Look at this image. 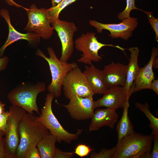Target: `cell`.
I'll list each match as a JSON object with an SVG mask.
<instances>
[{
	"label": "cell",
	"mask_w": 158,
	"mask_h": 158,
	"mask_svg": "<svg viewBox=\"0 0 158 158\" xmlns=\"http://www.w3.org/2000/svg\"><path fill=\"white\" fill-rule=\"evenodd\" d=\"M20 141L16 158H24L27 151L37 146L38 142L50 133L49 130L38 121L32 114L26 112L19 126Z\"/></svg>",
	"instance_id": "obj_1"
},
{
	"label": "cell",
	"mask_w": 158,
	"mask_h": 158,
	"mask_svg": "<svg viewBox=\"0 0 158 158\" xmlns=\"http://www.w3.org/2000/svg\"><path fill=\"white\" fill-rule=\"evenodd\" d=\"M153 141L152 135L135 132L118 141L112 158H150Z\"/></svg>",
	"instance_id": "obj_2"
},
{
	"label": "cell",
	"mask_w": 158,
	"mask_h": 158,
	"mask_svg": "<svg viewBox=\"0 0 158 158\" xmlns=\"http://www.w3.org/2000/svg\"><path fill=\"white\" fill-rule=\"evenodd\" d=\"M54 95L51 93L47 94L44 106L39 116L36 119L43 125L50 133L55 136L59 143L63 141L68 144L77 140L82 133L83 129H77L75 133H69L62 126L54 115L52 109V104Z\"/></svg>",
	"instance_id": "obj_3"
},
{
	"label": "cell",
	"mask_w": 158,
	"mask_h": 158,
	"mask_svg": "<svg viewBox=\"0 0 158 158\" xmlns=\"http://www.w3.org/2000/svg\"><path fill=\"white\" fill-rule=\"evenodd\" d=\"M47 51L49 57H47L39 49H37L36 55L44 59L49 66L51 75V83L47 89L49 93L53 94L56 98L60 97L64 80L67 74L72 69L78 67L75 62L68 63L60 61L57 57L53 49L49 47Z\"/></svg>",
	"instance_id": "obj_4"
},
{
	"label": "cell",
	"mask_w": 158,
	"mask_h": 158,
	"mask_svg": "<svg viewBox=\"0 0 158 158\" xmlns=\"http://www.w3.org/2000/svg\"><path fill=\"white\" fill-rule=\"evenodd\" d=\"M46 89V84L43 82L30 86L24 85L11 91L7 97L12 105L20 107L29 114H33L34 111L39 115L37 97L40 93L45 91Z\"/></svg>",
	"instance_id": "obj_5"
},
{
	"label": "cell",
	"mask_w": 158,
	"mask_h": 158,
	"mask_svg": "<svg viewBox=\"0 0 158 158\" xmlns=\"http://www.w3.org/2000/svg\"><path fill=\"white\" fill-rule=\"evenodd\" d=\"M95 33L87 32L83 34L76 39L75 42V47L78 51L82 53V57L77 61L87 65L92 64V62H98L102 59L98 54L99 51L105 46H110L117 48L124 52L126 48L118 45L107 44L99 42L95 37Z\"/></svg>",
	"instance_id": "obj_6"
},
{
	"label": "cell",
	"mask_w": 158,
	"mask_h": 158,
	"mask_svg": "<svg viewBox=\"0 0 158 158\" xmlns=\"http://www.w3.org/2000/svg\"><path fill=\"white\" fill-rule=\"evenodd\" d=\"M10 115L4 134L5 158H16L19 144V126L26 111L18 106L11 105L9 108Z\"/></svg>",
	"instance_id": "obj_7"
},
{
	"label": "cell",
	"mask_w": 158,
	"mask_h": 158,
	"mask_svg": "<svg viewBox=\"0 0 158 158\" xmlns=\"http://www.w3.org/2000/svg\"><path fill=\"white\" fill-rule=\"evenodd\" d=\"M26 10L28 21L24 30L27 32H34L44 40L49 39L53 34L54 30L51 26L47 9L39 8L33 4Z\"/></svg>",
	"instance_id": "obj_8"
},
{
	"label": "cell",
	"mask_w": 158,
	"mask_h": 158,
	"mask_svg": "<svg viewBox=\"0 0 158 158\" xmlns=\"http://www.w3.org/2000/svg\"><path fill=\"white\" fill-rule=\"evenodd\" d=\"M62 87L64 96L68 99L74 96L88 97L95 95L83 72L78 67L67 74Z\"/></svg>",
	"instance_id": "obj_9"
},
{
	"label": "cell",
	"mask_w": 158,
	"mask_h": 158,
	"mask_svg": "<svg viewBox=\"0 0 158 158\" xmlns=\"http://www.w3.org/2000/svg\"><path fill=\"white\" fill-rule=\"evenodd\" d=\"M57 33L61 44V53L59 59L67 62L72 56L74 49L73 37L78 29L72 22L62 20L58 18L51 23Z\"/></svg>",
	"instance_id": "obj_10"
},
{
	"label": "cell",
	"mask_w": 158,
	"mask_h": 158,
	"mask_svg": "<svg viewBox=\"0 0 158 158\" xmlns=\"http://www.w3.org/2000/svg\"><path fill=\"white\" fill-rule=\"evenodd\" d=\"M89 23L98 33H101L103 30H107L109 32V36L111 38H120L126 40L132 36L133 32L138 24L136 18L130 16L117 24H104L91 20H89Z\"/></svg>",
	"instance_id": "obj_11"
},
{
	"label": "cell",
	"mask_w": 158,
	"mask_h": 158,
	"mask_svg": "<svg viewBox=\"0 0 158 158\" xmlns=\"http://www.w3.org/2000/svg\"><path fill=\"white\" fill-rule=\"evenodd\" d=\"M67 104L62 105L73 119L78 121L91 118L94 113L95 101L93 96L83 97L74 96Z\"/></svg>",
	"instance_id": "obj_12"
},
{
	"label": "cell",
	"mask_w": 158,
	"mask_h": 158,
	"mask_svg": "<svg viewBox=\"0 0 158 158\" xmlns=\"http://www.w3.org/2000/svg\"><path fill=\"white\" fill-rule=\"evenodd\" d=\"M0 16L4 19L8 28L7 39L0 48V57L3 56L4 51L8 46L19 40H26L30 44L33 46L36 45L40 43L41 37L36 33L33 32L22 33L14 28L11 24L9 12L7 10L1 9L0 11Z\"/></svg>",
	"instance_id": "obj_13"
},
{
	"label": "cell",
	"mask_w": 158,
	"mask_h": 158,
	"mask_svg": "<svg viewBox=\"0 0 158 158\" xmlns=\"http://www.w3.org/2000/svg\"><path fill=\"white\" fill-rule=\"evenodd\" d=\"M100 99L95 101V108L101 107L114 109L123 108L130 96L125 92L124 87L115 86L109 88Z\"/></svg>",
	"instance_id": "obj_14"
},
{
	"label": "cell",
	"mask_w": 158,
	"mask_h": 158,
	"mask_svg": "<svg viewBox=\"0 0 158 158\" xmlns=\"http://www.w3.org/2000/svg\"><path fill=\"white\" fill-rule=\"evenodd\" d=\"M158 55V48H153L149 61L143 67H140L138 73L132 85L134 87L133 93L145 89L151 90L152 83L155 79L153 63Z\"/></svg>",
	"instance_id": "obj_15"
},
{
	"label": "cell",
	"mask_w": 158,
	"mask_h": 158,
	"mask_svg": "<svg viewBox=\"0 0 158 158\" xmlns=\"http://www.w3.org/2000/svg\"><path fill=\"white\" fill-rule=\"evenodd\" d=\"M127 65L112 62L104 66L103 70L104 74V82L107 88L115 86L124 87L126 80Z\"/></svg>",
	"instance_id": "obj_16"
},
{
	"label": "cell",
	"mask_w": 158,
	"mask_h": 158,
	"mask_svg": "<svg viewBox=\"0 0 158 158\" xmlns=\"http://www.w3.org/2000/svg\"><path fill=\"white\" fill-rule=\"evenodd\" d=\"M118 118L115 109L107 108L97 109L94 112L91 118V121L89 126V131L98 130L104 126H109L113 129Z\"/></svg>",
	"instance_id": "obj_17"
},
{
	"label": "cell",
	"mask_w": 158,
	"mask_h": 158,
	"mask_svg": "<svg viewBox=\"0 0 158 158\" xmlns=\"http://www.w3.org/2000/svg\"><path fill=\"white\" fill-rule=\"evenodd\" d=\"M83 72L94 94H104L108 89L104 82L103 70L96 68L92 64L85 66Z\"/></svg>",
	"instance_id": "obj_18"
},
{
	"label": "cell",
	"mask_w": 158,
	"mask_h": 158,
	"mask_svg": "<svg viewBox=\"0 0 158 158\" xmlns=\"http://www.w3.org/2000/svg\"><path fill=\"white\" fill-rule=\"evenodd\" d=\"M130 53V59L127 65L126 71V80L124 87L125 92L128 95L130 89L136 78L140 67L138 64L139 49L138 47H132L128 49Z\"/></svg>",
	"instance_id": "obj_19"
},
{
	"label": "cell",
	"mask_w": 158,
	"mask_h": 158,
	"mask_svg": "<svg viewBox=\"0 0 158 158\" xmlns=\"http://www.w3.org/2000/svg\"><path fill=\"white\" fill-rule=\"evenodd\" d=\"M129 100L126 101L123 108V115L117 126L118 141L123 138L135 133L134 130L133 126L130 121L128 115L129 106Z\"/></svg>",
	"instance_id": "obj_20"
},
{
	"label": "cell",
	"mask_w": 158,
	"mask_h": 158,
	"mask_svg": "<svg viewBox=\"0 0 158 158\" xmlns=\"http://www.w3.org/2000/svg\"><path fill=\"white\" fill-rule=\"evenodd\" d=\"M57 142L56 138L50 133L38 142L37 147L41 158H54Z\"/></svg>",
	"instance_id": "obj_21"
},
{
	"label": "cell",
	"mask_w": 158,
	"mask_h": 158,
	"mask_svg": "<svg viewBox=\"0 0 158 158\" xmlns=\"http://www.w3.org/2000/svg\"><path fill=\"white\" fill-rule=\"evenodd\" d=\"M135 106L145 114L150 121V123L149 126L152 130L151 135L158 136V118L154 116L150 111L148 103L142 104L136 102L135 104Z\"/></svg>",
	"instance_id": "obj_22"
},
{
	"label": "cell",
	"mask_w": 158,
	"mask_h": 158,
	"mask_svg": "<svg viewBox=\"0 0 158 158\" xmlns=\"http://www.w3.org/2000/svg\"><path fill=\"white\" fill-rule=\"evenodd\" d=\"M76 0H62L56 6L47 9V14L51 24L54 20L59 18L60 13L64 8Z\"/></svg>",
	"instance_id": "obj_23"
},
{
	"label": "cell",
	"mask_w": 158,
	"mask_h": 158,
	"mask_svg": "<svg viewBox=\"0 0 158 158\" xmlns=\"http://www.w3.org/2000/svg\"><path fill=\"white\" fill-rule=\"evenodd\" d=\"M126 6L123 11L119 13L117 16L118 19L122 20L130 17V12L133 10L137 9L141 11L142 10L136 7L135 4V0H126Z\"/></svg>",
	"instance_id": "obj_24"
},
{
	"label": "cell",
	"mask_w": 158,
	"mask_h": 158,
	"mask_svg": "<svg viewBox=\"0 0 158 158\" xmlns=\"http://www.w3.org/2000/svg\"><path fill=\"white\" fill-rule=\"evenodd\" d=\"M116 149V146L109 149L102 148L98 152H93L90 157L91 158H112Z\"/></svg>",
	"instance_id": "obj_25"
},
{
	"label": "cell",
	"mask_w": 158,
	"mask_h": 158,
	"mask_svg": "<svg viewBox=\"0 0 158 158\" xmlns=\"http://www.w3.org/2000/svg\"><path fill=\"white\" fill-rule=\"evenodd\" d=\"M147 16L148 22L150 24L152 29L154 31L155 35V40L158 41V18L154 17L153 15V13L151 12L144 11L142 10Z\"/></svg>",
	"instance_id": "obj_26"
},
{
	"label": "cell",
	"mask_w": 158,
	"mask_h": 158,
	"mask_svg": "<svg viewBox=\"0 0 158 158\" xmlns=\"http://www.w3.org/2000/svg\"><path fill=\"white\" fill-rule=\"evenodd\" d=\"M93 150V149L85 144H79L75 147L74 153L82 158L87 156Z\"/></svg>",
	"instance_id": "obj_27"
},
{
	"label": "cell",
	"mask_w": 158,
	"mask_h": 158,
	"mask_svg": "<svg viewBox=\"0 0 158 158\" xmlns=\"http://www.w3.org/2000/svg\"><path fill=\"white\" fill-rule=\"evenodd\" d=\"M9 115V111H5L0 114V131L4 133V135L6 130Z\"/></svg>",
	"instance_id": "obj_28"
},
{
	"label": "cell",
	"mask_w": 158,
	"mask_h": 158,
	"mask_svg": "<svg viewBox=\"0 0 158 158\" xmlns=\"http://www.w3.org/2000/svg\"><path fill=\"white\" fill-rule=\"evenodd\" d=\"M24 158H41L37 146L30 148L25 153Z\"/></svg>",
	"instance_id": "obj_29"
},
{
	"label": "cell",
	"mask_w": 158,
	"mask_h": 158,
	"mask_svg": "<svg viewBox=\"0 0 158 158\" xmlns=\"http://www.w3.org/2000/svg\"><path fill=\"white\" fill-rule=\"evenodd\" d=\"M74 152H64L56 148L54 158H71L74 157Z\"/></svg>",
	"instance_id": "obj_30"
},
{
	"label": "cell",
	"mask_w": 158,
	"mask_h": 158,
	"mask_svg": "<svg viewBox=\"0 0 158 158\" xmlns=\"http://www.w3.org/2000/svg\"><path fill=\"white\" fill-rule=\"evenodd\" d=\"M154 145L152 151L150 153V158H158V136H153Z\"/></svg>",
	"instance_id": "obj_31"
},
{
	"label": "cell",
	"mask_w": 158,
	"mask_h": 158,
	"mask_svg": "<svg viewBox=\"0 0 158 158\" xmlns=\"http://www.w3.org/2000/svg\"><path fill=\"white\" fill-rule=\"evenodd\" d=\"M4 134L0 131V158H5V148L4 138L3 136Z\"/></svg>",
	"instance_id": "obj_32"
},
{
	"label": "cell",
	"mask_w": 158,
	"mask_h": 158,
	"mask_svg": "<svg viewBox=\"0 0 158 158\" xmlns=\"http://www.w3.org/2000/svg\"><path fill=\"white\" fill-rule=\"evenodd\" d=\"M9 60L8 57L6 56L0 57V71H3L6 68Z\"/></svg>",
	"instance_id": "obj_33"
},
{
	"label": "cell",
	"mask_w": 158,
	"mask_h": 158,
	"mask_svg": "<svg viewBox=\"0 0 158 158\" xmlns=\"http://www.w3.org/2000/svg\"><path fill=\"white\" fill-rule=\"evenodd\" d=\"M151 90L158 95V79H154L151 83Z\"/></svg>",
	"instance_id": "obj_34"
},
{
	"label": "cell",
	"mask_w": 158,
	"mask_h": 158,
	"mask_svg": "<svg viewBox=\"0 0 158 158\" xmlns=\"http://www.w3.org/2000/svg\"><path fill=\"white\" fill-rule=\"evenodd\" d=\"M5 0L6 2V3L10 6H14L17 7H18V8H22L25 10L27 9V8H24L23 6L21 5H20L19 4L16 3L13 0Z\"/></svg>",
	"instance_id": "obj_35"
},
{
	"label": "cell",
	"mask_w": 158,
	"mask_h": 158,
	"mask_svg": "<svg viewBox=\"0 0 158 158\" xmlns=\"http://www.w3.org/2000/svg\"><path fill=\"white\" fill-rule=\"evenodd\" d=\"M158 67V58L156 57L154 59L153 63V68H155Z\"/></svg>",
	"instance_id": "obj_36"
},
{
	"label": "cell",
	"mask_w": 158,
	"mask_h": 158,
	"mask_svg": "<svg viewBox=\"0 0 158 158\" xmlns=\"http://www.w3.org/2000/svg\"><path fill=\"white\" fill-rule=\"evenodd\" d=\"M5 106V104L3 103L0 100V114L5 111L4 108Z\"/></svg>",
	"instance_id": "obj_37"
},
{
	"label": "cell",
	"mask_w": 158,
	"mask_h": 158,
	"mask_svg": "<svg viewBox=\"0 0 158 158\" xmlns=\"http://www.w3.org/2000/svg\"><path fill=\"white\" fill-rule=\"evenodd\" d=\"M62 0H51L52 6H55L59 4Z\"/></svg>",
	"instance_id": "obj_38"
}]
</instances>
